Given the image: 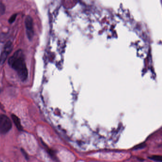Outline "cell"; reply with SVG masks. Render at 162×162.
Listing matches in <instances>:
<instances>
[{"instance_id":"obj_1","label":"cell","mask_w":162,"mask_h":162,"mask_svg":"<svg viewBox=\"0 0 162 162\" xmlns=\"http://www.w3.org/2000/svg\"><path fill=\"white\" fill-rule=\"evenodd\" d=\"M8 63L12 68L17 72L19 78L22 81L26 80L28 76L27 68L24 55L21 50L16 51L9 59Z\"/></svg>"},{"instance_id":"obj_10","label":"cell","mask_w":162,"mask_h":162,"mask_svg":"<svg viewBox=\"0 0 162 162\" xmlns=\"http://www.w3.org/2000/svg\"><path fill=\"white\" fill-rule=\"evenodd\" d=\"M22 154H23V155L25 156V158H26L27 159H28V154H27L24 151V150L22 149Z\"/></svg>"},{"instance_id":"obj_2","label":"cell","mask_w":162,"mask_h":162,"mask_svg":"<svg viewBox=\"0 0 162 162\" xmlns=\"http://www.w3.org/2000/svg\"><path fill=\"white\" fill-rule=\"evenodd\" d=\"M12 123L10 119L4 115H0V133H7L11 129Z\"/></svg>"},{"instance_id":"obj_8","label":"cell","mask_w":162,"mask_h":162,"mask_svg":"<svg viewBox=\"0 0 162 162\" xmlns=\"http://www.w3.org/2000/svg\"><path fill=\"white\" fill-rule=\"evenodd\" d=\"M16 17H17V14H14V15H12L10 17V18L9 19V23H12L15 21V19H16Z\"/></svg>"},{"instance_id":"obj_9","label":"cell","mask_w":162,"mask_h":162,"mask_svg":"<svg viewBox=\"0 0 162 162\" xmlns=\"http://www.w3.org/2000/svg\"><path fill=\"white\" fill-rule=\"evenodd\" d=\"M145 145L144 144H140V145H138V146H136V147H135V148L136 149H140L142 148H143V147H145Z\"/></svg>"},{"instance_id":"obj_7","label":"cell","mask_w":162,"mask_h":162,"mask_svg":"<svg viewBox=\"0 0 162 162\" xmlns=\"http://www.w3.org/2000/svg\"><path fill=\"white\" fill-rule=\"evenodd\" d=\"M5 11V6L4 4L0 3V16L3 15Z\"/></svg>"},{"instance_id":"obj_6","label":"cell","mask_w":162,"mask_h":162,"mask_svg":"<svg viewBox=\"0 0 162 162\" xmlns=\"http://www.w3.org/2000/svg\"><path fill=\"white\" fill-rule=\"evenodd\" d=\"M149 158L158 162H161L162 161V157L160 155H153L150 157Z\"/></svg>"},{"instance_id":"obj_5","label":"cell","mask_w":162,"mask_h":162,"mask_svg":"<svg viewBox=\"0 0 162 162\" xmlns=\"http://www.w3.org/2000/svg\"><path fill=\"white\" fill-rule=\"evenodd\" d=\"M12 118L13 119L14 123L15 124V125L17 128L20 131H22V130H23L22 124H21V121H20L19 118L17 116L14 114L12 115Z\"/></svg>"},{"instance_id":"obj_4","label":"cell","mask_w":162,"mask_h":162,"mask_svg":"<svg viewBox=\"0 0 162 162\" xmlns=\"http://www.w3.org/2000/svg\"><path fill=\"white\" fill-rule=\"evenodd\" d=\"M12 49H13V47H12V43L10 41H9L5 45L4 51L2 53L1 55L0 56V64L1 65H2L4 63L10 53L12 52Z\"/></svg>"},{"instance_id":"obj_3","label":"cell","mask_w":162,"mask_h":162,"mask_svg":"<svg viewBox=\"0 0 162 162\" xmlns=\"http://www.w3.org/2000/svg\"><path fill=\"white\" fill-rule=\"evenodd\" d=\"M25 27L26 29V33L28 38L30 40H32L34 36L33 31V20L31 16H27L25 21Z\"/></svg>"}]
</instances>
